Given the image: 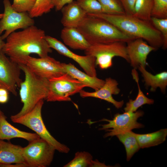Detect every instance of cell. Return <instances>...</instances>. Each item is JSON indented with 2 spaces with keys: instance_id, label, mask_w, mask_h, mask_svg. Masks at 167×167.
Masks as SVG:
<instances>
[{
  "instance_id": "cell-1",
  "label": "cell",
  "mask_w": 167,
  "mask_h": 167,
  "mask_svg": "<svg viewBox=\"0 0 167 167\" xmlns=\"http://www.w3.org/2000/svg\"><path fill=\"white\" fill-rule=\"evenodd\" d=\"M46 36L44 30L34 25L15 31L6 38L2 52L18 64L31 54H36L39 57L46 56L52 49L46 40Z\"/></svg>"
},
{
  "instance_id": "cell-2",
  "label": "cell",
  "mask_w": 167,
  "mask_h": 167,
  "mask_svg": "<svg viewBox=\"0 0 167 167\" xmlns=\"http://www.w3.org/2000/svg\"><path fill=\"white\" fill-rule=\"evenodd\" d=\"M87 15L105 19L125 34L134 39H142L156 49L163 46L162 36L150 21L143 20L126 14L101 13Z\"/></svg>"
},
{
  "instance_id": "cell-3",
  "label": "cell",
  "mask_w": 167,
  "mask_h": 167,
  "mask_svg": "<svg viewBox=\"0 0 167 167\" xmlns=\"http://www.w3.org/2000/svg\"><path fill=\"white\" fill-rule=\"evenodd\" d=\"M77 28L91 45L116 42L127 43L135 39L105 19L88 15Z\"/></svg>"
},
{
  "instance_id": "cell-4",
  "label": "cell",
  "mask_w": 167,
  "mask_h": 167,
  "mask_svg": "<svg viewBox=\"0 0 167 167\" xmlns=\"http://www.w3.org/2000/svg\"><path fill=\"white\" fill-rule=\"evenodd\" d=\"M24 73L25 79L21 83L19 94L23 106L17 114L11 118L22 116L32 110L41 100H45L48 93L49 80L40 77L34 73L27 66L18 64Z\"/></svg>"
},
{
  "instance_id": "cell-5",
  "label": "cell",
  "mask_w": 167,
  "mask_h": 167,
  "mask_svg": "<svg viewBox=\"0 0 167 167\" xmlns=\"http://www.w3.org/2000/svg\"><path fill=\"white\" fill-rule=\"evenodd\" d=\"M44 100H40L30 111L16 118H11L13 122L24 125L34 131L40 138L45 140L59 152L67 153L69 148L57 141L47 129L43 120L41 110Z\"/></svg>"
},
{
  "instance_id": "cell-6",
  "label": "cell",
  "mask_w": 167,
  "mask_h": 167,
  "mask_svg": "<svg viewBox=\"0 0 167 167\" xmlns=\"http://www.w3.org/2000/svg\"><path fill=\"white\" fill-rule=\"evenodd\" d=\"M125 43L116 42L91 45L85 50V53L95 58L96 66L101 69H106L112 66V59L115 57H121L129 63Z\"/></svg>"
},
{
  "instance_id": "cell-7",
  "label": "cell",
  "mask_w": 167,
  "mask_h": 167,
  "mask_svg": "<svg viewBox=\"0 0 167 167\" xmlns=\"http://www.w3.org/2000/svg\"><path fill=\"white\" fill-rule=\"evenodd\" d=\"M47 101H70V96L79 93L86 86L66 73L49 80Z\"/></svg>"
},
{
  "instance_id": "cell-8",
  "label": "cell",
  "mask_w": 167,
  "mask_h": 167,
  "mask_svg": "<svg viewBox=\"0 0 167 167\" xmlns=\"http://www.w3.org/2000/svg\"><path fill=\"white\" fill-rule=\"evenodd\" d=\"M55 150L47 142L40 138L29 142L23 148V153L28 167H46L51 163Z\"/></svg>"
},
{
  "instance_id": "cell-9",
  "label": "cell",
  "mask_w": 167,
  "mask_h": 167,
  "mask_svg": "<svg viewBox=\"0 0 167 167\" xmlns=\"http://www.w3.org/2000/svg\"><path fill=\"white\" fill-rule=\"evenodd\" d=\"M4 12L0 20V35L4 40L17 29H24L34 25L35 22L27 12H18L15 10L10 0H3Z\"/></svg>"
},
{
  "instance_id": "cell-10",
  "label": "cell",
  "mask_w": 167,
  "mask_h": 167,
  "mask_svg": "<svg viewBox=\"0 0 167 167\" xmlns=\"http://www.w3.org/2000/svg\"><path fill=\"white\" fill-rule=\"evenodd\" d=\"M19 64L25 65L36 75L48 80L66 73L62 63L48 55L39 58L28 56Z\"/></svg>"
},
{
  "instance_id": "cell-11",
  "label": "cell",
  "mask_w": 167,
  "mask_h": 167,
  "mask_svg": "<svg viewBox=\"0 0 167 167\" xmlns=\"http://www.w3.org/2000/svg\"><path fill=\"white\" fill-rule=\"evenodd\" d=\"M143 114L144 112L141 110L135 112H125L122 114L117 113L112 120L102 119V121H107L108 123L101 125L102 128L100 129L105 130L109 131L104 136L105 137H106L114 136L121 131L142 128L143 125L138 122L137 120Z\"/></svg>"
},
{
  "instance_id": "cell-12",
  "label": "cell",
  "mask_w": 167,
  "mask_h": 167,
  "mask_svg": "<svg viewBox=\"0 0 167 167\" xmlns=\"http://www.w3.org/2000/svg\"><path fill=\"white\" fill-rule=\"evenodd\" d=\"M19 65L6 56L2 51L0 53V88L7 90L17 96V87L23 81L20 78Z\"/></svg>"
},
{
  "instance_id": "cell-13",
  "label": "cell",
  "mask_w": 167,
  "mask_h": 167,
  "mask_svg": "<svg viewBox=\"0 0 167 167\" xmlns=\"http://www.w3.org/2000/svg\"><path fill=\"white\" fill-rule=\"evenodd\" d=\"M45 39L51 49L76 62L87 74L91 76H96L95 58L94 57L86 55L81 56L75 54L62 42L52 36H46Z\"/></svg>"
},
{
  "instance_id": "cell-14",
  "label": "cell",
  "mask_w": 167,
  "mask_h": 167,
  "mask_svg": "<svg viewBox=\"0 0 167 167\" xmlns=\"http://www.w3.org/2000/svg\"><path fill=\"white\" fill-rule=\"evenodd\" d=\"M127 43L126 51L131 66L135 69L139 66L145 68L148 55L156 49L141 38L133 40Z\"/></svg>"
},
{
  "instance_id": "cell-15",
  "label": "cell",
  "mask_w": 167,
  "mask_h": 167,
  "mask_svg": "<svg viewBox=\"0 0 167 167\" xmlns=\"http://www.w3.org/2000/svg\"><path fill=\"white\" fill-rule=\"evenodd\" d=\"M118 84L115 79L109 77L105 79L104 84L98 90L89 92L82 89L79 93L82 98L92 97L103 100L112 104L117 109H119L123 106L124 101H117L112 96L113 95L118 94L120 92Z\"/></svg>"
},
{
  "instance_id": "cell-16",
  "label": "cell",
  "mask_w": 167,
  "mask_h": 167,
  "mask_svg": "<svg viewBox=\"0 0 167 167\" xmlns=\"http://www.w3.org/2000/svg\"><path fill=\"white\" fill-rule=\"evenodd\" d=\"M61 10L62 14L61 22L65 27L77 28L87 15L76 1L66 4Z\"/></svg>"
},
{
  "instance_id": "cell-17",
  "label": "cell",
  "mask_w": 167,
  "mask_h": 167,
  "mask_svg": "<svg viewBox=\"0 0 167 167\" xmlns=\"http://www.w3.org/2000/svg\"><path fill=\"white\" fill-rule=\"evenodd\" d=\"M23 148L0 140V167L7 165L25 163Z\"/></svg>"
},
{
  "instance_id": "cell-18",
  "label": "cell",
  "mask_w": 167,
  "mask_h": 167,
  "mask_svg": "<svg viewBox=\"0 0 167 167\" xmlns=\"http://www.w3.org/2000/svg\"><path fill=\"white\" fill-rule=\"evenodd\" d=\"M15 138H20L31 142L40 137L36 133L21 131L15 128L7 120L6 117L0 110V140H9Z\"/></svg>"
},
{
  "instance_id": "cell-19",
  "label": "cell",
  "mask_w": 167,
  "mask_h": 167,
  "mask_svg": "<svg viewBox=\"0 0 167 167\" xmlns=\"http://www.w3.org/2000/svg\"><path fill=\"white\" fill-rule=\"evenodd\" d=\"M61 37L65 45L73 49L85 51L91 45L77 28L64 27Z\"/></svg>"
},
{
  "instance_id": "cell-20",
  "label": "cell",
  "mask_w": 167,
  "mask_h": 167,
  "mask_svg": "<svg viewBox=\"0 0 167 167\" xmlns=\"http://www.w3.org/2000/svg\"><path fill=\"white\" fill-rule=\"evenodd\" d=\"M62 64L66 73L95 91L100 88L105 83V80L100 79L96 76H91L83 72L71 63H62Z\"/></svg>"
},
{
  "instance_id": "cell-21",
  "label": "cell",
  "mask_w": 167,
  "mask_h": 167,
  "mask_svg": "<svg viewBox=\"0 0 167 167\" xmlns=\"http://www.w3.org/2000/svg\"><path fill=\"white\" fill-rule=\"evenodd\" d=\"M138 68L142 74L145 86L150 88V91H155L159 88L163 93L165 92L167 86V71L153 75L141 66H139Z\"/></svg>"
},
{
  "instance_id": "cell-22",
  "label": "cell",
  "mask_w": 167,
  "mask_h": 167,
  "mask_svg": "<svg viewBox=\"0 0 167 167\" xmlns=\"http://www.w3.org/2000/svg\"><path fill=\"white\" fill-rule=\"evenodd\" d=\"M167 135V129H162L151 133L137 134L135 136L140 148H149L157 145L164 142Z\"/></svg>"
},
{
  "instance_id": "cell-23",
  "label": "cell",
  "mask_w": 167,
  "mask_h": 167,
  "mask_svg": "<svg viewBox=\"0 0 167 167\" xmlns=\"http://www.w3.org/2000/svg\"><path fill=\"white\" fill-rule=\"evenodd\" d=\"M131 74L133 79L137 83L138 93L134 100L130 99L126 103V106L124 109L125 112H135L142 105L145 104H152L154 102L153 100L146 96L141 89L139 84L138 74L136 69H133L132 70Z\"/></svg>"
},
{
  "instance_id": "cell-24",
  "label": "cell",
  "mask_w": 167,
  "mask_h": 167,
  "mask_svg": "<svg viewBox=\"0 0 167 167\" xmlns=\"http://www.w3.org/2000/svg\"><path fill=\"white\" fill-rule=\"evenodd\" d=\"M115 135L124 145L126 152V160L129 161L140 148L135 133L131 131H126L118 132Z\"/></svg>"
},
{
  "instance_id": "cell-25",
  "label": "cell",
  "mask_w": 167,
  "mask_h": 167,
  "mask_svg": "<svg viewBox=\"0 0 167 167\" xmlns=\"http://www.w3.org/2000/svg\"><path fill=\"white\" fill-rule=\"evenodd\" d=\"M153 4V0H137L133 15L143 20L150 21Z\"/></svg>"
},
{
  "instance_id": "cell-26",
  "label": "cell",
  "mask_w": 167,
  "mask_h": 167,
  "mask_svg": "<svg viewBox=\"0 0 167 167\" xmlns=\"http://www.w3.org/2000/svg\"><path fill=\"white\" fill-rule=\"evenodd\" d=\"M92 156L87 152H78L74 158L63 166L64 167H92Z\"/></svg>"
},
{
  "instance_id": "cell-27",
  "label": "cell",
  "mask_w": 167,
  "mask_h": 167,
  "mask_svg": "<svg viewBox=\"0 0 167 167\" xmlns=\"http://www.w3.org/2000/svg\"><path fill=\"white\" fill-rule=\"evenodd\" d=\"M54 7L53 0H36L33 6L28 13L32 18L37 17L49 12Z\"/></svg>"
},
{
  "instance_id": "cell-28",
  "label": "cell",
  "mask_w": 167,
  "mask_h": 167,
  "mask_svg": "<svg viewBox=\"0 0 167 167\" xmlns=\"http://www.w3.org/2000/svg\"><path fill=\"white\" fill-rule=\"evenodd\" d=\"M102 6L104 13L122 15L125 13L120 0H98Z\"/></svg>"
},
{
  "instance_id": "cell-29",
  "label": "cell",
  "mask_w": 167,
  "mask_h": 167,
  "mask_svg": "<svg viewBox=\"0 0 167 167\" xmlns=\"http://www.w3.org/2000/svg\"><path fill=\"white\" fill-rule=\"evenodd\" d=\"M76 1L87 14L104 13V9L98 0H77Z\"/></svg>"
},
{
  "instance_id": "cell-30",
  "label": "cell",
  "mask_w": 167,
  "mask_h": 167,
  "mask_svg": "<svg viewBox=\"0 0 167 167\" xmlns=\"http://www.w3.org/2000/svg\"><path fill=\"white\" fill-rule=\"evenodd\" d=\"M150 21L161 33L163 38V48L166 49L167 47V18H159L151 17Z\"/></svg>"
},
{
  "instance_id": "cell-31",
  "label": "cell",
  "mask_w": 167,
  "mask_h": 167,
  "mask_svg": "<svg viewBox=\"0 0 167 167\" xmlns=\"http://www.w3.org/2000/svg\"><path fill=\"white\" fill-rule=\"evenodd\" d=\"M151 16L159 18H167V0H153Z\"/></svg>"
},
{
  "instance_id": "cell-32",
  "label": "cell",
  "mask_w": 167,
  "mask_h": 167,
  "mask_svg": "<svg viewBox=\"0 0 167 167\" xmlns=\"http://www.w3.org/2000/svg\"><path fill=\"white\" fill-rule=\"evenodd\" d=\"M36 0H13L12 6L18 12L28 13L33 6Z\"/></svg>"
},
{
  "instance_id": "cell-33",
  "label": "cell",
  "mask_w": 167,
  "mask_h": 167,
  "mask_svg": "<svg viewBox=\"0 0 167 167\" xmlns=\"http://www.w3.org/2000/svg\"><path fill=\"white\" fill-rule=\"evenodd\" d=\"M137 0H120L124 8L125 14L133 15L134 8Z\"/></svg>"
},
{
  "instance_id": "cell-34",
  "label": "cell",
  "mask_w": 167,
  "mask_h": 167,
  "mask_svg": "<svg viewBox=\"0 0 167 167\" xmlns=\"http://www.w3.org/2000/svg\"><path fill=\"white\" fill-rule=\"evenodd\" d=\"M73 1L74 0H53L54 7L56 11H60L64 6Z\"/></svg>"
},
{
  "instance_id": "cell-35",
  "label": "cell",
  "mask_w": 167,
  "mask_h": 167,
  "mask_svg": "<svg viewBox=\"0 0 167 167\" xmlns=\"http://www.w3.org/2000/svg\"><path fill=\"white\" fill-rule=\"evenodd\" d=\"M9 91L4 88H0V103H6L9 100Z\"/></svg>"
},
{
  "instance_id": "cell-36",
  "label": "cell",
  "mask_w": 167,
  "mask_h": 167,
  "mask_svg": "<svg viewBox=\"0 0 167 167\" xmlns=\"http://www.w3.org/2000/svg\"><path fill=\"white\" fill-rule=\"evenodd\" d=\"M0 35V53L2 51V49L5 44V42L3 41Z\"/></svg>"
},
{
  "instance_id": "cell-37",
  "label": "cell",
  "mask_w": 167,
  "mask_h": 167,
  "mask_svg": "<svg viewBox=\"0 0 167 167\" xmlns=\"http://www.w3.org/2000/svg\"><path fill=\"white\" fill-rule=\"evenodd\" d=\"M3 13H0V19H1L3 16Z\"/></svg>"
}]
</instances>
